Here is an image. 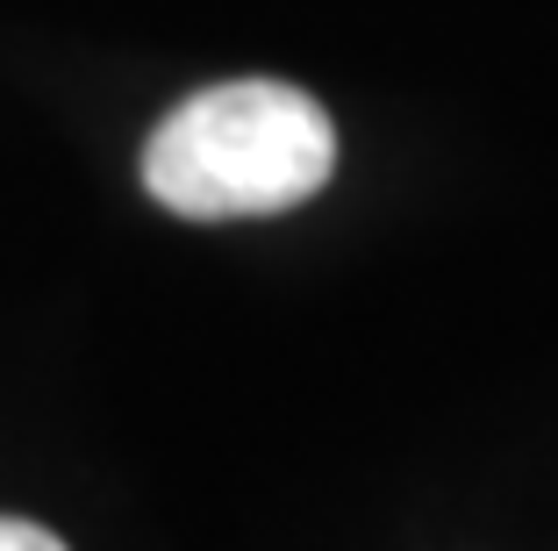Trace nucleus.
<instances>
[{
    "label": "nucleus",
    "instance_id": "obj_1",
    "mask_svg": "<svg viewBox=\"0 0 558 551\" xmlns=\"http://www.w3.org/2000/svg\"><path fill=\"white\" fill-rule=\"evenodd\" d=\"M337 172V130L301 86L230 80L180 100L144 144V187L186 223H244L308 201Z\"/></svg>",
    "mask_w": 558,
    "mask_h": 551
},
{
    "label": "nucleus",
    "instance_id": "obj_2",
    "mask_svg": "<svg viewBox=\"0 0 558 551\" xmlns=\"http://www.w3.org/2000/svg\"><path fill=\"white\" fill-rule=\"evenodd\" d=\"M0 551H65L50 530H36V523H22V516H0Z\"/></svg>",
    "mask_w": 558,
    "mask_h": 551
}]
</instances>
